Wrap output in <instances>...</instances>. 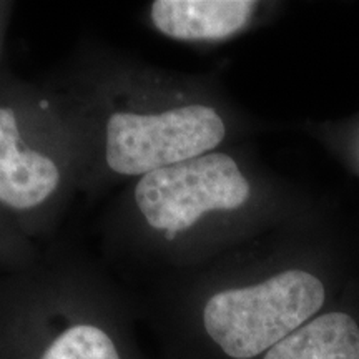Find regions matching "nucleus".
<instances>
[{
  "label": "nucleus",
  "mask_w": 359,
  "mask_h": 359,
  "mask_svg": "<svg viewBox=\"0 0 359 359\" xmlns=\"http://www.w3.org/2000/svg\"><path fill=\"white\" fill-rule=\"evenodd\" d=\"M326 303L320 278L288 269L245 286L217 290L191 313V331L222 359H262L306 325Z\"/></svg>",
  "instance_id": "1"
},
{
  "label": "nucleus",
  "mask_w": 359,
  "mask_h": 359,
  "mask_svg": "<svg viewBox=\"0 0 359 359\" xmlns=\"http://www.w3.org/2000/svg\"><path fill=\"white\" fill-rule=\"evenodd\" d=\"M0 359H132L120 323L79 294L0 283Z\"/></svg>",
  "instance_id": "2"
},
{
  "label": "nucleus",
  "mask_w": 359,
  "mask_h": 359,
  "mask_svg": "<svg viewBox=\"0 0 359 359\" xmlns=\"http://www.w3.org/2000/svg\"><path fill=\"white\" fill-rule=\"evenodd\" d=\"M224 122L217 110L188 103L161 111H120L107 122L105 161L123 177H145L215 150Z\"/></svg>",
  "instance_id": "3"
},
{
  "label": "nucleus",
  "mask_w": 359,
  "mask_h": 359,
  "mask_svg": "<svg viewBox=\"0 0 359 359\" xmlns=\"http://www.w3.org/2000/svg\"><path fill=\"white\" fill-rule=\"evenodd\" d=\"M250 193L248 180L231 156L206 154L142 177L135 203L154 230L175 238L206 213L240 208Z\"/></svg>",
  "instance_id": "4"
},
{
  "label": "nucleus",
  "mask_w": 359,
  "mask_h": 359,
  "mask_svg": "<svg viewBox=\"0 0 359 359\" xmlns=\"http://www.w3.org/2000/svg\"><path fill=\"white\" fill-rule=\"evenodd\" d=\"M20 111L0 100V208L25 213L42 206L60 185L50 156L27 143Z\"/></svg>",
  "instance_id": "5"
},
{
  "label": "nucleus",
  "mask_w": 359,
  "mask_h": 359,
  "mask_svg": "<svg viewBox=\"0 0 359 359\" xmlns=\"http://www.w3.org/2000/svg\"><path fill=\"white\" fill-rule=\"evenodd\" d=\"M250 0H156L150 15L160 34L175 40H222L240 32L253 15Z\"/></svg>",
  "instance_id": "6"
},
{
  "label": "nucleus",
  "mask_w": 359,
  "mask_h": 359,
  "mask_svg": "<svg viewBox=\"0 0 359 359\" xmlns=\"http://www.w3.org/2000/svg\"><path fill=\"white\" fill-rule=\"evenodd\" d=\"M262 359H359V323L353 314H318Z\"/></svg>",
  "instance_id": "7"
}]
</instances>
